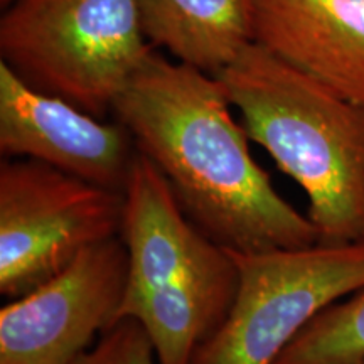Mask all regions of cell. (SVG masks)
I'll use <instances>...</instances> for the list:
<instances>
[{
	"mask_svg": "<svg viewBox=\"0 0 364 364\" xmlns=\"http://www.w3.org/2000/svg\"><path fill=\"white\" fill-rule=\"evenodd\" d=\"M230 107L216 76L152 51L112 112L218 245L241 253L317 245L316 226L273 188Z\"/></svg>",
	"mask_w": 364,
	"mask_h": 364,
	"instance_id": "obj_1",
	"label": "cell"
},
{
	"mask_svg": "<svg viewBox=\"0 0 364 364\" xmlns=\"http://www.w3.org/2000/svg\"><path fill=\"white\" fill-rule=\"evenodd\" d=\"M250 140L309 198L318 243L364 240V107L252 43L216 76Z\"/></svg>",
	"mask_w": 364,
	"mask_h": 364,
	"instance_id": "obj_2",
	"label": "cell"
},
{
	"mask_svg": "<svg viewBox=\"0 0 364 364\" xmlns=\"http://www.w3.org/2000/svg\"><path fill=\"white\" fill-rule=\"evenodd\" d=\"M124 194L129 279L118 321L144 326L159 364H191L230 312L238 268L230 250L189 220L144 154L136 152Z\"/></svg>",
	"mask_w": 364,
	"mask_h": 364,
	"instance_id": "obj_3",
	"label": "cell"
},
{
	"mask_svg": "<svg viewBox=\"0 0 364 364\" xmlns=\"http://www.w3.org/2000/svg\"><path fill=\"white\" fill-rule=\"evenodd\" d=\"M152 51L136 0H12L0 19V61L98 118Z\"/></svg>",
	"mask_w": 364,
	"mask_h": 364,
	"instance_id": "obj_4",
	"label": "cell"
},
{
	"mask_svg": "<svg viewBox=\"0 0 364 364\" xmlns=\"http://www.w3.org/2000/svg\"><path fill=\"white\" fill-rule=\"evenodd\" d=\"M230 252L238 290L191 364H273L318 312L364 289V240Z\"/></svg>",
	"mask_w": 364,
	"mask_h": 364,
	"instance_id": "obj_5",
	"label": "cell"
},
{
	"mask_svg": "<svg viewBox=\"0 0 364 364\" xmlns=\"http://www.w3.org/2000/svg\"><path fill=\"white\" fill-rule=\"evenodd\" d=\"M125 194L33 159L0 166V294L17 299L122 233Z\"/></svg>",
	"mask_w": 364,
	"mask_h": 364,
	"instance_id": "obj_6",
	"label": "cell"
},
{
	"mask_svg": "<svg viewBox=\"0 0 364 364\" xmlns=\"http://www.w3.org/2000/svg\"><path fill=\"white\" fill-rule=\"evenodd\" d=\"M129 253L115 236L0 309V364H71L118 321Z\"/></svg>",
	"mask_w": 364,
	"mask_h": 364,
	"instance_id": "obj_7",
	"label": "cell"
},
{
	"mask_svg": "<svg viewBox=\"0 0 364 364\" xmlns=\"http://www.w3.org/2000/svg\"><path fill=\"white\" fill-rule=\"evenodd\" d=\"M0 152L124 193L139 150L124 124H107L66 100L31 88L0 61Z\"/></svg>",
	"mask_w": 364,
	"mask_h": 364,
	"instance_id": "obj_8",
	"label": "cell"
},
{
	"mask_svg": "<svg viewBox=\"0 0 364 364\" xmlns=\"http://www.w3.org/2000/svg\"><path fill=\"white\" fill-rule=\"evenodd\" d=\"M255 38L364 107V0H253Z\"/></svg>",
	"mask_w": 364,
	"mask_h": 364,
	"instance_id": "obj_9",
	"label": "cell"
},
{
	"mask_svg": "<svg viewBox=\"0 0 364 364\" xmlns=\"http://www.w3.org/2000/svg\"><path fill=\"white\" fill-rule=\"evenodd\" d=\"M154 48L218 76L255 43L253 0H136Z\"/></svg>",
	"mask_w": 364,
	"mask_h": 364,
	"instance_id": "obj_10",
	"label": "cell"
},
{
	"mask_svg": "<svg viewBox=\"0 0 364 364\" xmlns=\"http://www.w3.org/2000/svg\"><path fill=\"white\" fill-rule=\"evenodd\" d=\"M273 364H364V289L318 312Z\"/></svg>",
	"mask_w": 364,
	"mask_h": 364,
	"instance_id": "obj_11",
	"label": "cell"
},
{
	"mask_svg": "<svg viewBox=\"0 0 364 364\" xmlns=\"http://www.w3.org/2000/svg\"><path fill=\"white\" fill-rule=\"evenodd\" d=\"M71 364H159L147 331L135 318L117 321Z\"/></svg>",
	"mask_w": 364,
	"mask_h": 364,
	"instance_id": "obj_12",
	"label": "cell"
},
{
	"mask_svg": "<svg viewBox=\"0 0 364 364\" xmlns=\"http://www.w3.org/2000/svg\"><path fill=\"white\" fill-rule=\"evenodd\" d=\"M11 2H12V0H0V4H2V6H9Z\"/></svg>",
	"mask_w": 364,
	"mask_h": 364,
	"instance_id": "obj_13",
	"label": "cell"
}]
</instances>
